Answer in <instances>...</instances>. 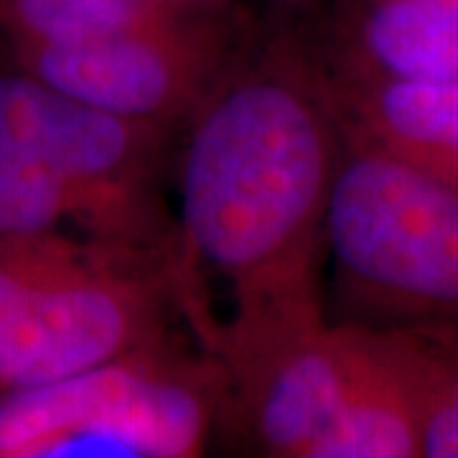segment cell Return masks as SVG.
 <instances>
[{
	"label": "cell",
	"instance_id": "cell-8",
	"mask_svg": "<svg viewBox=\"0 0 458 458\" xmlns=\"http://www.w3.org/2000/svg\"><path fill=\"white\" fill-rule=\"evenodd\" d=\"M327 82L349 135L458 189V80L375 82L327 72Z\"/></svg>",
	"mask_w": 458,
	"mask_h": 458
},
{
	"label": "cell",
	"instance_id": "cell-12",
	"mask_svg": "<svg viewBox=\"0 0 458 458\" xmlns=\"http://www.w3.org/2000/svg\"><path fill=\"white\" fill-rule=\"evenodd\" d=\"M412 328L420 346V458H458V331Z\"/></svg>",
	"mask_w": 458,
	"mask_h": 458
},
{
	"label": "cell",
	"instance_id": "cell-11",
	"mask_svg": "<svg viewBox=\"0 0 458 458\" xmlns=\"http://www.w3.org/2000/svg\"><path fill=\"white\" fill-rule=\"evenodd\" d=\"M174 11L165 0H0L11 47H77L107 38Z\"/></svg>",
	"mask_w": 458,
	"mask_h": 458
},
{
	"label": "cell",
	"instance_id": "cell-4",
	"mask_svg": "<svg viewBox=\"0 0 458 458\" xmlns=\"http://www.w3.org/2000/svg\"><path fill=\"white\" fill-rule=\"evenodd\" d=\"M227 397L216 361L168 339L77 375L0 393V458H191Z\"/></svg>",
	"mask_w": 458,
	"mask_h": 458
},
{
	"label": "cell",
	"instance_id": "cell-6",
	"mask_svg": "<svg viewBox=\"0 0 458 458\" xmlns=\"http://www.w3.org/2000/svg\"><path fill=\"white\" fill-rule=\"evenodd\" d=\"M229 8H186L77 47H11L16 66L110 113L189 128L245 47Z\"/></svg>",
	"mask_w": 458,
	"mask_h": 458
},
{
	"label": "cell",
	"instance_id": "cell-2",
	"mask_svg": "<svg viewBox=\"0 0 458 458\" xmlns=\"http://www.w3.org/2000/svg\"><path fill=\"white\" fill-rule=\"evenodd\" d=\"M168 306L179 309L161 258L64 232L0 237V393L164 339Z\"/></svg>",
	"mask_w": 458,
	"mask_h": 458
},
{
	"label": "cell",
	"instance_id": "cell-9",
	"mask_svg": "<svg viewBox=\"0 0 458 458\" xmlns=\"http://www.w3.org/2000/svg\"><path fill=\"white\" fill-rule=\"evenodd\" d=\"M327 72L375 82L458 80V18L430 0H349Z\"/></svg>",
	"mask_w": 458,
	"mask_h": 458
},
{
	"label": "cell",
	"instance_id": "cell-7",
	"mask_svg": "<svg viewBox=\"0 0 458 458\" xmlns=\"http://www.w3.org/2000/svg\"><path fill=\"white\" fill-rule=\"evenodd\" d=\"M357 344L360 324L327 321L291 344L237 403L267 456H313L346 400Z\"/></svg>",
	"mask_w": 458,
	"mask_h": 458
},
{
	"label": "cell",
	"instance_id": "cell-3",
	"mask_svg": "<svg viewBox=\"0 0 458 458\" xmlns=\"http://www.w3.org/2000/svg\"><path fill=\"white\" fill-rule=\"evenodd\" d=\"M342 138L327 252L344 295L375 324L458 331V189Z\"/></svg>",
	"mask_w": 458,
	"mask_h": 458
},
{
	"label": "cell",
	"instance_id": "cell-14",
	"mask_svg": "<svg viewBox=\"0 0 458 458\" xmlns=\"http://www.w3.org/2000/svg\"><path fill=\"white\" fill-rule=\"evenodd\" d=\"M430 3H436L438 8H443V11H448V13H454L458 18V0H430Z\"/></svg>",
	"mask_w": 458,
	"mask_h": 458
},
{
	"label": "cell",
	"instance_id": "cell-1",
	"mask_svg": "<svg viewBox=\"0 0 458 458\" xmlns=\"http://www.w3.org/2000/svg\"><path fill=\"white\" fill-rule=\"evenodd\" d=\"M186 132L174 291L183 311L204 276L219 283L227 316L207 352L240 403L327 324L321 265L342 125L324 64L280 36L245 51Z\"/></svg>",
	"mask_w": 458,
	"mask_h": 458
},
{
	"label": "cell",
	"instance_id": "cell-5",
	"mask_svg": "<svg viewBox=\"0 0 458 458\" xmlns=\"http://www.w3.org/2000/svg\"><path fill=\"white\" fill-rule=\"evenodd\" d=\"M174 132L110 113L16 66L0 74V146L80 186L107 214L114 242L171 262L176 229L158 183Z\"/></svg>",
	"mask_w": 458,
	"mask_h": 458
},
{
	"label": "cell",
	"instance_id": "cell-10",
	"mask_svg": "<svg viewBox=\"0 0 458 458\" xmlns=\"http://www.w3.org/2000/svg\"><path fill=\"white\" fill-rule=\"evenodd\" d=\"M64 225L89 240L120 247L95 199L44 164L0 146V237L51 234Z\"/></svg>",
	"mask_w": 458,
	"mask_h": 458
},
{
	"label": "cell",
	"instance_id": "cell-13",
	"mask_svg": "<svg viewBox=\"0 0 458 458\" xmlns=\"http://www.w3.org/2000/svg\"><path fill=\"white\" fill-rule=\"evenodd\" d=\"M171 5H179V8H227L232 5V0H165Z\"/></svg>",
	"mask_w": 458,
	"mask_h": 458
}]
</instances>
